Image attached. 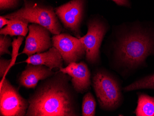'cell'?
I'll return each instance as SVG.
<instances>
[{"label": "cell", "instance_id": "cell-1", "mask_svg": "<svg viewBox=\"0 0 154 116\" xmlns=\"http://www.w3.org/2000/svg\"><path fill=\"white\" fill-rule=\"evenodd\" d=\"M68 74L59 71L42 80L28 99L26 116H80L76 92Z\"/></svg>", "mask_w": 154, "mask_h": 116}, {"label": "cell", "instance_id": "cell-2", "mask_svg": "<svg viewBox=\"0 0 154 116\" xmlns=\"http://www.w3.org/2000/svg\"><path fill=\"white\" fill-rule=\"evenodd\" d=\"M154 55V37L146 31L135 29L119 38L109 64L112 69L125 77L143 66L147 58Z\"/></svg>", "mask_w": 154, "mask_h": 116}, {"label": "cell", "instance_id": "cell-3", "mask_svg": "<svg viewBox=\"0 0 154 116\" xmlns=\"http://www.w3.org/2000/svg\"><path fill=\"white\" fill-rule=\"evenodd\" d=\"M92 85L100 108L105 111H114L123 102L121 81L106 69L100 68L92 74Z\"/></svg>", "mask_w": 154, "mask_h": 116}, {"label": "cell", "instance_id": "cell-4", "mask_svg": "<svg viewBox=\"0 0 154 116\" xmlns=\"http://www.w3.org/2000/svg\"><path fill=\"white\" fill-rule=\"evenodd\" d=\"M9 20H20L38 24L54 35L61 33L62 27L52 8L26 2L22 8L4 16Z\"/></svg>", "mask_w": 154, "mask_h": 116}, {"label": "cell", "instance_id": "cell-5", "mask_svg": "<svg viewBox=\"0 0 154 116\" xmlns=\"http://www.w3.org/2000/svg\"><path fill=\"white\" fill-rule=\"evenodd\" d=\"M28 101L7 78L0 82V116H26Z\"/></svg>", "mask_w": 154, "mask_h": 116}, {"label": "cell", "instance_id": "cell-6", "mask_svg": "<svg viewBox=\"0 0 154 116\" xmlns=\"http://www.w3.org/2000/svg\"><path fill=\"white\" fill-rule=\"evenodd\" d=\"M87 33L80 40L85 51L86 61L91 64H96L100 61V49L107 27L98 20H91L87 24Z\"/></svg>", "mask_w": 154, "mask_h": 116}, {"label": "cell", "instance_id": "cell-7", "mask_svg": "<svg viewBox=\"0 0 154 116\" xmlns=\"http://www.w3.org/2000/svg\"><path fill=\"white\" fill-rule=\"evenodd\" d=\"M52 40L53 46L58 50L66 66L79 62L85 56V49L79 38L67 33H60L53 36Z\"/></svg>", "mask_w": 154, "mask_h": 116}, {"label": "cell", "instance_id": "cell-8", "mask_svg": "<svg viewBox=\"0 0 154 116\" xmlns=\"http://www.w3.org/2000/svg\"><path fill=\"white\" fill-rule=\"evenodd\" d=\"M55 12L64 27L80 39V26L84 15V0H72L57 8Z\"/></svg>", "mask_w": 154, "mask_h": 116}, {"label": "cell", "instance_id": "cell-9", "mask_svg": "<svg viewBox=\"0 0 154 116\" xmlns=\"http://www.w3.org/2000/svg\"><path fill=\"white\" fill-rule=\"evenodd\" d=\"M29 33L26 38L25 45L21 54L30 57L35 54L46 52L53 47L48 29L38 24L32 23L29 26Z\"/></svg>", "mask_w": 154, "mask_h": 116}, {"label": "cell", "instance_id": "cell-10", "mask_svg": "<svg viewBox=\"0 0 154 116\" xmlns=\"http://www.w3.org/2000/svg\"><path fill=\"white\" fill-rule=\"evenodd\" d=\"M59 71L71 77L72 85L77 93H85L90 89L92 84L91 74L86 63L73 62L61 67Z\"/></svg>", "mask_w": 154, "mask_h": 116}, {"label": "cell", "instance_id": "cell-11", "mask_svg": "<svg viewBox=\"0 0 154 116\" xmlns=\"http://www.w3.org/2000/svg\"><path fill=\"white\" fill-rule=\"evenodd\" d=\"M55 73L45 66L27 64L25 70L19 76L18 83L20 86L35 89L40 81L52 77Z\"/></svg>", "mask_w": 154, "mask_h": 116}, {"label": "cell", "instance_id": "cell-12", "mask_svg": "<svg viewBox=\"0 0 154 116\" xmlns=\"http://www.w3.org/2000/svg\"><path fill=\"white\" fill-rule=\"evenodd\" d=\"M23 63L34 65H42L50 69H60L63 67L64 61L58 50L53 46L43 52L35 54L28 57Z\"/></svg>", "mask_w": 154, "mask_h": 116}, {"label": "cell", "instance_id": "cell-13", "mask_svg": "<svg viewBox=\"0 0 154 116\" xmlns=\"http://www.w3.org/2000/svg\"><path fill=\"white\" fill-rule=\"evenodd\" d=\"M137 106L134 111L136 116H154V96L137 92Z\"/></svg>", "mask_w": 154, "mask_h": 116}, {"label": "cell", "instance_id": "cell-14", "mask_svg": "<svg viewBox=\"0 0 154 116\" xmlns=\"http://www.w3.org/2000/svg\"><path fill=\"white\" fill-rule=\"evenodd\" d=\"M28 23L20 20H9V23L0 30L1 35L26 37L29 32Z\"/></svg>", "mask_w": 154, "mask_h": 116}, {"label": "cell", "instance_id": "cell-15", "mask_svg": "<svg viewBox=\"0 0 154 116\" xmlns=\"http://www.w3.org/2000/svg\"><path fill=\"white\" fill-rule=\"evenodd\" d=\"M144 89L154 90V73L135 80L124 87L123 90L129 92Z\"/></svg>", "mask_w": 154, "mask_h": 116}, {"label": "cell", "instance_id": "cell-16", "mask_svg": "<svg viewBox=\"0 0 154 116\" xmlns=\"http://www.w3.org/2000/svg\"><path fill=\"white\" fill-rule=\"evenodd\" d=\"M96 106L97 102L93 94L90 92H86L83 97L82 101V116H95Z\"/></svg>", "mask_w": 154, "mask_h": 116}, {"label": "cell", "instance_id": "cell-17", "mask_svg": "<svg viewBox=\"0 0 154 116\" xmlns=\"http://www.w3.org/2000/svg\"><path fill=\"white\" fill-rule=\"evenodd\" d=\"M24 37L19 36L18 38H14L12 42V52L11 56V63L10 65V69L15 64L16 59L19 55V51L20 47L24 40Z\"/></svg>", "mask_w": 154, "mask_h": 116}, {"label": "cell", "instance_id": "cell-18", "mask_svg": "<svg viewBox=\"0 0 154 116\" xmlns=\"http://www.w3.org/2000/svg\"><path fill=\"white\" fill-rule=\"evenodd\" d=\"M12 46L11 39L9 35H1L0 36V56L12 54L9 51V48Z\"/></svg>", "mask_w": 154, "mask_h": 116}, {"label": "cell", "instance_id": "cell-19", "mask_svg": "<svg viewBox=\"0 0 154 116\" xmlns=\"http://www.w3.org/2000/svg\"><path fill=\"white\" fill-rule=\"evenodd\" d=\"M11 60L1 58L0 59V78L1 80L6 78L7 74L10 70Z\"/></svg>", "mask_w": 154, "mask_h": 116}, {"label": "cell", "instance_id": "cell-20", "mask_svg": "<svg viewBox=\"0 0 154 116\" xmlns=\"http://www.w3.org/2000/svg\"><path fill=\"white\" fill-rule=\"evenodd\" d=\"M19 0H0V9L6 10L16 6Z\"/></svg>", "mask_w": 154, "mask_h": 116}, {"label": "cell", "instance_id": "cell-21", "mask_svg": "<svg viewBox=\"0 0 154 116\" xmlns=\"http://www.w3.org/2000/svg\"><path fill=\"white\" fill-rule=\"evenodd\" d=\"M9 19H7L4 16H1L0 17V28L2 29L5 26H7L9 23Z\"/></svg>", "mask_w": 154, "mask_h": 116}, {"label": "cell", "instance_id": "cell-22", "mask_svg": "<svg viewBox=\"0 0 154 116\" xmlns=\"http://www.w3.org/2000/svg\"><path fill=\"white\" fill-rule=\"evenodd\" d=\"M115 2L117 4L120 6H129V2L128 0H112Z\"/></svg>", "mask_w": 154, "mask_h": 116}]
</instances>
